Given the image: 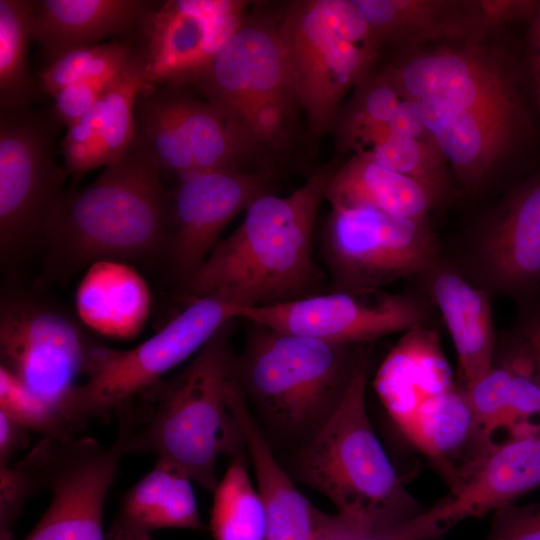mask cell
<instances>
[{"label": "cell", "instance_id": "obj_10", "mask_svg": "<svg viewBox=\"0 0 540 540\" xmlns=\"http://www.w3.org/2000/svg\"><path fill=\"white\" fill-rule=\"evenodd\" d=\"M321 245L332 290L381 288L417 278L441 258L427 218L371 207L331 208Z\"/></svg>", "mask_w": 540, "mask_h": 540}, {"label": "cell", "instance_id": "obj_38", "mask_svg": "<svg viewBox=\"0 0 540 540\" xmlns=\"http://www.w3.org/2000/svg\"><path fill=\"white\" fill-rule=\"evenodd\" d=\"M37 491L35 481L22 461L12 467L0 465V540H12L23 505Z\"/></svg>", "mask_w": 540, "mask_h": 540}, {"label": "cell", "instance_id": "obj_36", "mask_svg": "<svg viewBox=\"0 0 540 540\" xmlns=\"http://www.w3.org/2000/svg\"><path fill=\"white\" fill-rule=\"evenodd\" d=\"M0 412L45 437H72L60 418L4 367H0Z\"/></svg>", "mask_w": 540, "mask_h": 540}, {"label": "cell", "instance_id": "obj_34", "mask_svg": "<svg viewBox=\"0 0 540 540\" xmlns=\"http://www.w3.org/2000/svg\"><path fill=\"white\" fill-rule=\"evenodd\" d=\"M355 155L446 193V160L433 142L389 131Z\"/></svg>", "mask_w": 540, "mask_h": 540}, {"label": "cell", "instance_id": "obj_13", "mask_svg": "<svg viewBox=\"0 0 540 540\" xmlns=\"http://www.w3.org/2000/svg\"><path fill=\"white\" fill-rule=\"evenodd\" d=\"M92 346L57 310L20 295L2 299L1 367L52 410L70 433L66 411L84 377Z\"/></svg>", "mask_w": 540, "mask_h": 540}, {"label": "cell", "instance_id": "obj_11", "mask_svg": "<svg viewBox=\"0 0 540 540\" xmlns=\"http://www.w3.org/2000/svg\"><path fill=\"white\" fill-rule=\"evenodd\" d=\"M147 86L138 95L137 132L161 171L188 174L240 170L258 145L235 118L210 102H201L165 84Z\"/></svg>", "mask_w": 540, "mask_h": 540}, {"label": "cell", "instance_id": "obj_17", "mask_svg": "<svg viewBox=\"0 0 540 540\" xmlns=\"http://www.w3.org/2000/svg\"><path fill=\"white\" fill-rule=\"evenodd\" d=\"M245 1L168 0L154 4L138 30L148 86L197 82L243 23Z\"/></svg>", "mask_w": 540, "mask_h": 540}, {"label": "cell", "instance_id": "obj_43", "mask_svg": "<svg viewBox=\"0 0 540 540\" xmlns=\"http://www.w3.org/2000/svg\"><path fill=\"white\" fill-rule=\"evenodd\" d=\"M313 540H381L367 536L341 519L338 515H329L315 508Z\"/></svg>", "mask_w": 540, "mask_h": 540}, {"label": "cell", "instance_id": "obj_33", "mask_svg": "<svg viewBox=\"0 0 540 540\" xmlns=\"http://www.w3.org/2000/svg\"><path fill=\"white\" fill-rule=\"evenodd\" d=\"M355 87L351 100L336 118L342 150H350L356 142L373 131L389 127L402 98L384 70L370 72Z\"/></svg>", "mask_w": 540, "mask_h": 540}, {"label": "cell", "instance_id": "obj_9", "mask_svg": "<svg viewBox=\"0 0 540 540\" xmlns=\"http://www.w3.org/2000/svg\"><path fill=\"white\" fill-rule=\"evenodd\" d=\"M195 83L258 145L278 143L297 102L279 24L263 20L244 19Z\"/></svg>", "mask_w": 540, "mask_h": 540}, {"label": "cell", "instance_id": "obj_5", "mask_svg": "<svg viewBox=\"0 0 540 540\" xmlns=\"http://www.w3.org/2000/svg\"><path fill=\"white\" fill-rule=\"evenodd\" d=\"M230 323L176 377L157 384L156 406L141 427L136 425L127 445V453H153L210 492L220 481L221 455L249 461L228 399L236 359Z\"/></svg>", "mask_w": 540, "mask_h": 540}, {"label": "cell", "instance_id": "obj_24", "mask_svg": "<svg viewBox=\"0 0 540 540\" xmlns=\"http://www.w3.org/2000/svg\"><path fill=\"white\" fill-rule=\"evenodd\" d=\"M405 333L374 380L381 402L402 431L423 401L453 386L436 333L427 327Z\"/></svg>", "mask_w": 540, "mask_h": 540}, {"label": "cell", "instance_id": "obj_32", "mask_svg": "<svg viewBox=\"0 0 540 540\" xmlns=\"http://www.w3.org/2000/svg\"><path fill=\"white\" fill-rule=\"evenodd\" d=\"M147 86L142 61L133 47L130 61L99 101L100 128L94 156L95 168L112 164L132 144L136 135L135 102Z\"/></svg>", "mask_w": 540, "mask_h": 540}, {"label": "cell", "instance_id": "obj_46", "mask_svg": "<svg viewBox=\"0 0 540 540\" xmlns=\"http://www.w3.org/2000/svg\"><path fill=\"white\" fill-rule=\"evenodd\" d=\"M530 29V66L537 103L540 108V3L532 16Z\"/></svg>", "mask_w": 540, "mask_h": 540}, {"label": "cell", "instance_id": "obj_7", "mask_svg": "<svg viewBox=\"0 0 540 540\" xmlns=\"http://www.w3.org/2000/svg\"><path fill=\"white\" fill-rule=\"evenodd\" d=\"M237 308L217 295L195 298L155 335L131 349L93 344L84 381L66 411L70 429L89 418L118 410L156 385L162 375L197 353L235 319Z\"/></svg>", "mask_w": 540, "mask_h": 540}, {"label": "cell", "instance_id": "obj_15", "mask_svg": "<svg viewBox=\"0 0 540 540\" xmlns=\"http://www.w3.org/2000/svg\"><path fill=\"white\" fill-rule=\"evenodd\" d=\"M51 125L27 109L0 110V253L17 257L42 232L68 175L54 157Z\"/></svg>", "mask_w": 540, "mask_h": 540}, {"label": "cell", "instance_id": "obj_29", "mask_svg": "<svg viewBox=\"0 0 540 540\" xmlns=\"http://www.w3.org/2000/svg\"><path fill=\"white\" fill-rule=\"evenodd\" d=\"M443 196L415 178L358 155L334 171L326 191L331 208L371 207L413 219L427 218Z\"/></svg>", "mask_w": 540, "mask_h": 540}, {"label": "cell", "instance_id": "obj_6", "mask_svg": "<svg viewBox=\"0 0 540 540\" xmlns=\"http://www.w3.org/2000/svg\"><path fill=\"white\" fill-rule=\"evenodd\" d=\"M296 101L314 136L326 132L351 86L370 73L380 46L353 0L292 3L279 23Z\"/></svg>", "mask_w": 540, "mask_h": 540}, {"label": "cell", "instance_id": "obj_25", "mask_svg": "<svg viewBox=\"0 0 540 540\" xmlns=\"http://www.w3.org/2000/svg\"><path fill=\"white\" fill-rule=\"evenodd\" d=\"M191 479L167 462L155 466L122 497L107 540H148L163 528L201 531Z\"/></svg>", "mask_w": 540, "mask_h": 540}, {"label": "cell", "instance_id": "obj_18", "mask_svg": "<svg viewBox=\"0 0 540 540\" xmlns=\"http://www.w3.org/2000/svg\"><path fill=\"white\" fill-rule=\"evenodd\" d=\"M267 193L269 178L260 171L211 170L180 177L170 199L168 249L177 277L184 283L218 244L224 227Z\"/></svg>", "mask_w": 540, "mask_h": 540}, {"label": "cell", "instance_id": "obj_19", "mask_svg": "<svg viewBox=\"0 0 540 540\" xmlns=\"http://www.w3.org/2000/svg\"><path fill=\"white\" fill-rule=\"evenodd\" d=\"M540 487V429L495 445L451 493L418 516L431 538L469 517H482Z\"/></svg>", "mask_w": 540, "mask_h": 540}, {"label": "cell", "instance_id": "obj_23", "mask_svg": "<svg viewBox=\"0 0 540 540\" xmlns=\"http://www.w3.org/2000/svg\"><path fill=\"white\" fill-rule=\"evenodd\" d=\"M416 102L432 142L469 190L488 180L518 136L465 109L432 100Z\"/></svg>", "mask_w": 540, "mask_h": 540}, {"label": "cell", "instance_id": "obj_42", "mask_svg": "<svg viewBox=\"0 0 540 540\" xmlns=\"http://www.w3.org/2000/svg\"><path fill=\"white\" fill-rule=\"evenodd\" d=\"M389 129L395 134L432 142L423 123L417 102L403 96L389 123Z\"/></svg>", "mask_w": 540, "mask_h": 540}, {"label": "cell", "instance_id": "obj_37", "mask_svg": "<svg viewBox=\"0 0 540 540\" xmlns=\"http://www.w3.org/2000/svg\"><path fill=\"white\" fill-rule=\"evenodd\" d=\"M513 372L504 364L492 366L486 373L464 386L476 419L486 442L490 446L492 435L503 427L507 398Z\"/></svg>", "mask_w": 540, "mask_h": 540}, {"label": "cell", "instance_id": "obj_35", "mask_svg": "<svg viewBox=\"0 0 540 540\" xmlns=\"http://www.w3.org/2000/svg\"><path fill=\"white\" fill-rule=\"evenodd\" d=\"M132 55V44L119 40L74 48L39 73L42 89L54 97L69 85L122 70Z\"/></svg>", "mask_w": 540, "mask_h": 540}, {"label": "cell", "instance_id": "obj_16", "mask_svg": "<svg viewBox=\"0 0 540 540\" xmlns=\"http://www.w3.org/2000/svg\"><path fill=\"white\" fill-rule=\"evenodd\" d=\"M455 265L490 295L528 302L540 288V172L476 224Z\"/></svg>", "mask_w": 540, "mask_h": 540}, {"label": "cell", "instance_id": "obj_20", "mask_svg": "<svg viewBox=\"0 0 540 540\" xmlns=\"http://www.w3.org/2000/svg\"><path fill=\"white\" fill-rule=\"evenodd\" d=\"M417 278L422 293L441 312L457 353L464 386L469 385L494 365L496 334L491 295L442 257Z\"/></svg>", "mask_w": 540, "mask_h": 540}, {"label": "cell", "instance_id": "obj_45", "mask_svg": "<svg viewBox=\"0 0 540 540\" xmlns=\"http://www.w3.org/2000/svg\"><path fill=\"white\" fill-rule=\"evenodd\" d=\"M30 431L0 412V465H9L10 458L27 445Z\"/></svg>", "mask_w": 540, "mask_h": 540}, {"label": "cell", "instance_id": "obj_28", "mask_svg": "<svg viewBox=\"0 0 540 540\" xmlns=\"http://www.w3.org/2000/svg\"><path fill=\"white\" fill-rule=\"evenodd\" d=\"M151 304L149 288L136 270L116 260L91 264L75 295L80 319L94 331L114 338L136 336Z\"/></svg>", "mask_w": 540, "mask_h": 540}, {"label": "cell", "instance_id": "obj_26", "mask_svg": "<svg viewBox=\"0 0 540 540\" xmlns=\"http://www.w3.org/2000/svg\"><path fill=\"white\" fill-rule=\"evenodd\" d=\"M379 46L403 47L445 38L480 40L484 36L473 1L353 0Z\"/></svg>", "mask_w": 540, "mask_h": 540}, {"label": "cell", "instance_id": "obj_14", "mask_svg": "<svg viewBox=\"0 0 540 540\" xmlns=\"http://www.w3.org/2000/svg\"><path fill=\"white\" fill-rule=\"evenodd\" d=\"M479 41L411 54L384 71L403 97L465 109L518 135L523 107L511 69Z\"/></svg>", "mask_w": 540, "mask_h": 540}, {"label": "cell", "instance_id": "obj_27", "mask_svg": "<svg viewBox=\"0 0 540 540\" xmlns=\"http://www.w3.org/2000/svg\"><path fill=\"white\" fill-rule=\"evenodd\" d=\"M403 432L438 466L451 489L461 479L463 454L472 450L482 458L494 447L483 436L465 387L455 385L423 401Z\"/></svg>", "mask_w": 540, "mask_h": 540}, {"label": "cell", "instance_id": "obj_31", "mask_svg": "<svg viewBox=\"0 0 540 540\" xmlns=\"http://www.w3.org/2000/svg\"><path fill=\"white\" fill-rule=\"evenodd\" d=\"M246 463L230 461L213 492L210 529L215 540H266L264 507Z\"/></svg>", "mask_w": 540, "mask_h": 540}, {"label": "cell", "instance_id": "obj_40", "mask_svg": "<svg viewBox=\"0 0 540 540\" xmlns=\"http://www.w3.org/2000/svg\"><path fill=\"white\" fill-rule=\"evenodd\" d=\"M483 540H540V503H512L496 510Z\"/></svg>", "mask_w": 540, "mask_h": 540}, {"label": "cell", "instance_id": "obj_41", "mask_svg": "<svg viewBox=\"0 0 540 540\" xmlns=\"http://www.w3.org/2000/svg\"><path fill=\"white\" fill-rule=\"evenodd\" d=\"M540 414V386L535 377L513 372L509 386L504 426Z\"/></svg>", "mask_w": 540, "mask_h": 540}, {"label": "cell", "instance_id": "obj_30", "mask_svg": "<svg viewBox=\"0 0 540 540\" xmlns=\"http://www.w3.org/2000/svg\"><path fill=\"white\" fill-rule=\"evenodd\" d=\"M37 1L0 0V103L27 109L35 92L27 65V47Z\"/></svg>", "mask_w": 540, "mask_h": 540}, {"label": "cell", "instance_id": "obj_3", "mask_svg": "<svg viewBox=\"0 0 540 540\" xmlns=\"http://www.w3.org/2000/svg\"><path fill=\"white\" fill-rule=\"evenodd\" d=\"M371 343L365 344L334 414L297 450L299 480L325 496L356 530L382 536L418 516L419 504L403 487L368 417L365 388Z\"/></svg>", "mask_w": 540, "mask_h": 540}, {"label": "cell", "instance_id": "obj_2", "mask_svg": "<svg viewBox=\"0 0 540 540\" xmlns=\"http://www.w3.org/2000/svg\"><path fill=\"white\" fill-rule=\"evenodd\" d=\"M161 170L137 132L127 151L88 186L62 192L41 234L62 269L144 259L168 251L173 221Z\"/></svg>", "mask_w": 540, "mask_h": 540}, {"label": "cell", "instance_id": "obj_4", "mask_svg": "<svg viewBox=\"0 0 540 540\" xmlns=\"http://www.w3.org/2000/svg\"><path fill=\"white\" fill-rule=\"evenodd\" d=\"M247 323L237 381L263 427L299 449L338 408L367 343L333 344Z\"/></svg>", "mask_w": 540, "mask_h": 540}, {"label": "cell", "instance_id": "obj_22", "mask_svg": "<svg viewBox=\"0 0 540 540\" xmlns=\"http://www.w3.org/2000/svg\"><path fill=\"white\" fill-rule=\"evenodd\" d=\"M154 4L143 0L37 1L31 38L51 63L74 48L138 29Z\"/></svg>", "mask_w": 540, "mask_h": 540}, {"label": "cell", "instance_id": "obj_8", "mask_svg": "<svg viewBox=\"0 0 540 540\" xmlns=\"http://www.w3.org/2000/svg\"><path fill=\"white\" fill-rule=\"evenodd\" d=\"M118 415L117 434L108 447L90 437H44L23 458L38 489L52 495L23 540H105V500L136 424L130 411Z\"/></svg>", "mask_w": 540, "mask_h": 540}, {"label": "cell", "instance_id": "obj_21", "mask_svg": "<svg viewBox=\"0 0 540 540\" xmlns=\"http://www.w3.org/2000/svg\"><path fill=\"white\" fill-rule=\"evenodd\" d=\"M229 405L252 464L256 489L266 516V540H313L315 507L301 494L278 462L269 440L252 414L237 377Z\"/></svg>", "mask_w": 540, "mask_h": 540}, {"label": "cell", "instance_id": "obj_44", "mask_svg": "<svg viewBox=\"0 0 540 540\" xmlns=\"http://www.w3.org/2000/svg\"><path fill=\"white\" fill-rule=\"evenodd\" d=\"M519 341L532 361L534 376L540 386V307H532L523 315Z\"/></svg>", "mask_w": 540, "mask_h": 540}, {"label": "cell", "instance_id": "obj_12", "mask_svg": "<svg viewBox=\"0 0 540 540\" xmlns=\"http://www.w3.org/2000/svg\"><path fill=\"white\" fill-rule=\"evenodd\" d=\"M435 307L424 293L381 288L332 290L288 302L239 307L235 319L341 345H360L427 327Z\"/></svg>", "mask_w": 540, "mask_h": 540}, {"label": "cell", "instance_id": "obj_39", "mask_svg": "<svg viewBox=\"0 0 540 540\" xmlns=\"http://www.w3.org/2000/svg\"><path fill=\"white\" fill-rule=\"evenodd\" d=\"M120 71L61 89L53 97L55 118L67 127L80 119L101 100Z\"/></svg>", "mask_w": 540, "mask_h": 540}, {"label": "cell", "instance_id": "obj_1", "mask_svg": "<svg viewBox=\"0 0 540 540\" xmlns=\"http://www.w3.org/2000/svg\"><path fill=\"white\" fill-rule=\"evenodd\" d=\"M335 169L325 166L292 194L254 200L241 224L183 283L191 299L220 296L238 307L273 305L320 293L312 258L316 217Z\"/></svg>", "mask_w": 540, "mask_h": 540}]
</instances>
